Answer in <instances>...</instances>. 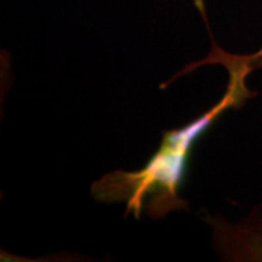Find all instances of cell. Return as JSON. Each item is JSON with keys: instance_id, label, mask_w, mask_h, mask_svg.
<instances>
[]
</instances>
